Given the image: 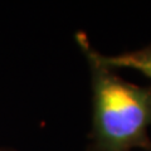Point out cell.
I'll return each mask as SVG.
<instances>
[{
	"instance_id": "6da1fadb",
	"label": "cell",
	"mask_w": 151,
	"mask_h": 151,
	"mask_svg": "<svg viewBox=\"0 0 151 151\" xmlns=\"http://www.w3.org/2000/svg\"><path fill=\"white\" fill-rule=\"evenodd\" d=\"M87 60L92 88L88 151H151V87L119 77L97 58L86 33L74 35Z\"/></svg>"
},
{
	"instance_id": "7a4b0ae2",
	"label": "cell",
	"mask_w": 151,
	"mask_h": 151,
	"mask_svg": "<svg viewBox=\"0 0 151 151\" xmlns=\"http://www.w3.org/2000/svg\"><path fill=\"white\" fill-rule=\"evenodd\" d=\"M97 58L113 70L119 68L132 69L151 79V44L120 54H102L97 50Z\"/></svg>"
},
{
	"instance_id": "3957f363",
	"label": "cell",
	"mask_w": 151,
	"mask_h": 151,
	"mask_svg": "<svg viewBox=\"0 0 151 151\" xmlns=\"http://www.w3.org/2000/svg\"><path fill=\"white\" fill-rule=\"evenodd\" d=\"M0 151H13V150H8V149H0Z\"/></svg>"
}]
</instances>
